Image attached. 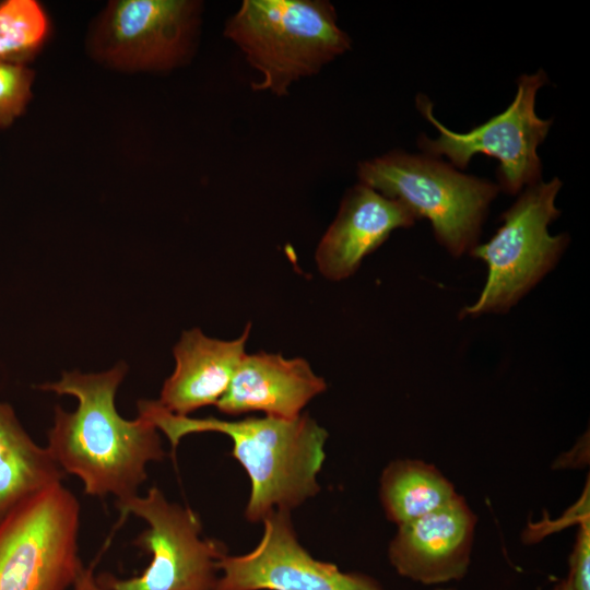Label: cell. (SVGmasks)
I'll return each instance as SVG.
<instances>
[{
    "mask_svg": "<svg viewBox=\"0 0 590 590\" xmlns=\"http://www.w3.org/2000/svg\"><path fill=\"white\" fill-rule=\"evenodd\" d=\"M250 330L248 323L240 337L229 341L209 338L198 328L184 331L174 347L175 370L164 381L156 401L167 411L184 416L216 405L246 355Z\"/></svg>",
    "mask_w": 590,
    "mask_h": 590,
    "instance_id": "14",
    "label": "cell"
},
{
    "mask_svg": "<svg viewBox=\"0 0 590 590\" xmlns=\"http://www.w3.org/2000/svg\"><path fill=\"white\" fill-rule=\"evenodd\" d=\"M127 365L98 374L63 373L60 380L39 389L78 399L74 412L55 408L48 432L50 455L66 474L75 475L85 494L114 496L116 502L138 495L150 462L165 457L158 429L143 415L121 417L115 397Z\"/></svg>",
    "mask_w": 590,
    "mask_h": 590,
    "instance_id": "1",
    "label": "cell"
},
{
    "mask_svg": "<svg viewBox=\"0 0 590 590\" xmlns=\"http://www.w3.org/2000/svg\"><path fill=\"white\" fill-rule=\"evenodd\" d=\"M416 220L401 202L363 184L350 188L317 247L318 270L331 281L350 278L394 229L408 228Z\"/></svg>",
    "mask_w": 590,
    "mask_h": 590,
    "instance_id": "12",
    "label": "cell"
},
{
    "mask_svg": "<svg viewBox=\"0 0 590 590\" xmlns=\"http://www.w3.org/2000/svg\"><path fill=\"white\" fill-rule=\"evenodd\" d=\"M436 590H453V589H444V588H438Z\"/></svg>",
    "mask_w": 590,
    "mask_h": 590,
    "instance_id": "22",
    "label": "cell"
},
{
    "mask_svg": "<svg viewBox=\"0 0 590 590\" xmlns=\"http://www.w3.org/2000/svg\"><path fill=\"white\" fill-rule=\"evenodd\" d=\"M326 389L324 379L304 358L246 353L216 406L228 415L259 411L290 420L299 416L307 403Z\"/></svg>",
    "mask_w": 590,
    "mask_h": 590,
    "instance_id": "13",
    "label": "cell"
},
{
    "mask_svg": "<svg viewBox=\"0 0 590 590\" xmlns=\"http://www.w3.org/2000/svg\"><path fill=\"white\" fill-rule=\"evenodd\" d=\"M560 187L555 177L524 188L502 214L492 238L470 250L471 257L486 263L487 276L479 298L462 308L460 318L508 312L555 268L569 244L566 233L548 232L560 215L555 205Z\"/></svg>",
    "mask_w": 590,
    "mask_h": 590,
    "instance_id": "5",
    "label": "cell"
},
{
    "mask_svg": "<svg viewBox=\"0 0 590 590\" xmlns=\"http://www.w3.org/2000/svg\"><path fill=\"white\" fill-rule=\"evenodd\" d=\"M80 504L56 483L0 521V590H68L79 557Z\"/></svg>",
    "mask_w": 590,
    "mask_h": 590,
    "instance_id": "6",
    "label": "cell"
},
{
    "mask_svg": "<svg viewBox=\"0 0 590 590\" xmlns=\"http://www.w3.org/2000/svg\"><path fill=\"white\" fill-rule=\"evenodd\" d=\"M49 31L46 12L35 0L0 1V62L25 64Z\"/></svg>",
    "mask_w": 590,
    "mask_h": 590,
    "instance_id": "17",
    "label": "cell"
},
{
    "mask_svg": "<svg viewBox=\"0 0 590 590\" xmlns=\"http://www.w3.org/2000/svg\"><path fill=\"white\" fill-rule=\"evenodd\" d=\"M359 184L429 220L434 235L453 257L479 244L499 186L463 174L439 157L393 151L357 166Z\"/></svg>",
    "mask_w": 590,
    "mask_h": 590,
    "instance_id": "4",
    "label": "cell"
},
{
    "mask_svg": "<svg viewBox=\"0 0 590 590\" xmlns=\"http://www.w3.org/2000/svg\"><path fill=\"white\" fill-rule=\"evenodd\" d=\"M199 8L188 0L113 1L96 31L95 50L118 68L170 69L188 57Z\"/></svg>",
    "mask_w": 590,
    "mask_h": 590,
    "instance_id": "10",
    "label": "cell"
},
{
    "mask_svg": "<svg viewBox=\"0 0 590 590\" xmlns=\"http://www.w3.org/2000/svg\"><path fill=\"white\" fill-rule=\"evenodd\" d=\"M71 588L72 590H104L94 576L93 567H84L83 564Z\"/></svg>",
    "mask_w": 590,
    "mask_h": 590,
    "instance_id": "20",
    "label": "cell"
},
{
    "mask_svg": "<svg viewBox=\"0 0 590 590\" xmlns=\"http://www.w3.org/2000/svg\"><path fill=\"white\" fill-rule=\"evenodd\" d=\"M476 516L457 494L449 503L398 526L388 555L399 575L424 585L459 580L468 571Z\"/></svg>",
    "mask_w": 590,
    "mask_h": 590,
    "instance_id": "11",
    "label": "cell"
},
{
    "mask_svg": "<svg viewBox=\"0 0 590 590\" xmlns=\"http://www.w3.org/2000/svg\"><path fill=\"white\" fill-rule=\"evenodd\" d=\"M545 83L547 78L543 70L519 76L516 96L506 110L464 133L441 125L433 114L430 101L418 95V111L439 132L437 139L420 135L418 148L428 156H446L458 168H465L476 154L492 156L499 162V189L510 194L521 192L541 181L538 148L547 135L552 120L536 115L535 97Z\"/></svg>",
    "mask_w": 590,
    "mask_h": 590,
    "instance_id": "8",
    "label": "cell"
},
{
    "mask_svg": "<svg viewBox=\"0 0 590 590\" xmlns=\"http://www.w3.org/2000/svg\"><path fill=\"white\" fill-rule=\"evenodd\" d=\"M579 523L568 576L574 590H590V520L587 518Z\"/></svg>",
    "mask_w": 590,
    "mask_h": 590,
    "instance_id": "19",
    "label": "cell"
},
{
    "mask_svg": "<svg viewBox=\"0 0 590 590\" xmlns=\"http://www.w3.org/2000/svg\"><path fill=\"white\" fill-rule=\"evenodd\" d=\"M262 522L252 551L221 557L215 590H385L367 575L312 557L300 545L290 511L274 510Z\"/></svg>",
    "mask_w": 590,
    "mask_h": 590,
    "instance_id": "9",
    "label": "cell"
},
{
    "mask_svg": "<svg viewBox=\"0 0 590 590\" xmlns=\"http://www.w3.org/2000/svg\"><path fill=\"white\" fill-rule=\"evenodd\" d=\"M379 495L388 520L401 526L449 503L457 492L435 465L401 459L384 469Z\"/></svg>",
    "mask_w": 590,
    "mask_h": 590,
    "instance_id": "16",
    "label": "cell"
},
{
    "mask_svg": "<svg viewBox=\"0 0 590 590\" xmlns=\"http://www.w3.org/2000/svg\"><path fill=\"white\" fill-rule=\"evenodd\" d=\"M33 71L25 64L0 62V128L22 115L31 96Z\"/></svg>",
    "mask_w": 590,
    "mask_h": 590,
    "instance_id": "18",
    "label": "cell"
},
{
    "mask_svg": "<svg viewBox=\"0 0 590 590\" xmlns=\"http://www.w3.org/2000/svg\"><path fill=\"white\" fill-rule=\"evenodd\" d=\"M64 475L47 447L25 432L12 406L0 401V521Z\"/></svg>",
    "mask_w": 590,
    "mask_h": 590,
    "instance_id": "15",
    "label": "cell"
},
{
    "mask_svg": "<svg viewBox=\"0 0 590 590\" xmlns=\"http://www.w3.org/2000/svg\"><path fill=\"white\" fill-rule=\"evenodd\" d=\"M139 414L151 421L173 449L194 433L215 432L233 441L232 456L247 472L251 489L245 516L262 521L274 510L290 511L320 491L317 476L326 453L327 430L308 414L220 420L174 414L156 400H140Z\"/></svg>",
    "mask_w": 590,
    "mask_h": 590,
    "instance_id": "2",
    "label": "cell"
},
{
    "mask_svg": "<svg viewBox=\"0 0 590 590\" xmlns=\"http://www.w3.org/2000/svg\"><path fill=\"white\" fill-rule=\"evenodd\" d=\"M554 590H574L570 577L568 576L566 579L557 583Z\"/></svg>",
    "mask_w": 590,
    "mask_h": 590,
    "instance_id": "21",
    "label": "cell"
},
{
    "mask_svg": "<svg viewBox=\"0 0 590 590\" xmlns=\"http://www.w3.org/2000/svg\"><path fill=\"white\" fill-rule=\"evenodd\" d=\"M116 506L148 523L134 544L151 554V562L139 576L98 577L104 590H215L217 563L227 554L226 546L202 535L201 520L192 509L170 503L156 486Z\"/></svg>",
    "mask_w": 590,
    "mask_h": 590,
    "instance_id": "7",
    "label": "cell"
},
{
    "mask_svg": "<svg viewBox=\"0 0 590 590\" xmlns=\"http://www.w3.org/2000/svg\"><path fill=\"white\" fill-rule=\"evenodd\" d=\"M337 20L329 1L245 0L224 34L261 73L251 87L281 96L292 83L317 74L351 48Z\"/></svg>",
    "mask_w": 590,
    "mask_h": 590,
    "instance_id": "3",
    "label": "cell"
}]
</instances>
